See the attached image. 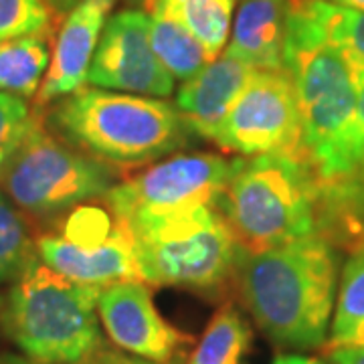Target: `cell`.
I'll return each mask as SVG.
<instances>
[{
	"instance_id": "4fadbf2b",
	"label": "cell",
	"mask_w": 364,
	"mask_h": 364,
	"mask_svg": "<svg viewBox=\"0 0 364 364\" xmlns=\"http://www.w3.org/2000/svg\"><path fill=\"white\" fill-rule=\"evenodd\" d=\"M37 253L53 272L85 286L104 289L122 282H144L130 229L122 221L102 245H77L59 233H47L37 239Z\"/></svg>"
},
{
	"instance_id": "2e32d148",
	"label": "cell",
	"mask_w": 364,
	"mask_h": 364,
	"mask_svg": "<svg viewBox=\"0 0 364 364\" xmlns=\"http://www.w3.org/2000/svg\"><path fill=\"white\" fill-rule=\"evenodd\" d=\"M233 11L235 0H152L150 4V13L181 23L213 57L223 53L229 41Z\"/></svg>"
},
{
	"instance_id": "52a82bcc",
	"label": "cell",
	"mask_w": 364,
	"mask_h": 364,
	"mask_svg": "<svg viewBox=\"0 0 364 364\" xmlns=\"http://www.w3.org/2000/svg\"><path fill=\"white\" fill-rule=\"evenodd\" d=\"M119 181L117 166L57 140L39 122L0 172V191L23 213L47 219L104 198Z\"/></svg>"
},
{
	"instance_id": "d6a6232c",
	"label": "cell",
	"mask_w": 364,
	"mask_h": 364,
	"mask_svg": "<svg viewBox=\"0 0 364 364\" xmlns=\"http://www.w3.org/2000/svg\"><path fill=\"white\" fill-rule=\"evenodd\" d=\"M126 2H130L134 6H148V9H150V4H152V0H126Z\"/></svg>"
},
{
	"instance_id": "f1b7e54d",
	"label": "cell",
	"mask_w": 364,
	"mask_h": 364,
	"mask_svg": "<svg viewBox=\"0 0 364 364\" xmlns=\"http://www.w3.org/2000/svg\"><path fill=\"white\" fill-rule=\"evenodd\" d=\"M0 364H37L31 358H26L25 354H13V352H4L0 354Z\"/></svg>"
},
{
	"instance_id": "8fae6325",
	"label": "cell",
	"mask_w": 364,
	"mask_h": 364,
	"mask_svg": "<svg viewBox=\"0 0 364 364\" xmlns=\"http://www.w3.org/2000/svg\"><path fill=\"white\" fill-rule=\"evenodd\" d=\"M97 314L105 334L119 350L160 364H172L191 336L166 322L154 306L146 282L104 287Z\"/></svg>"
},
{
	"instance_id": "603a6c76",
	"label": "cell",
	"mask_w": 364,
	"mask_h": 364,
	"mask_svg": "<svg viewBox=\"0 0 364 364\" xmlns=\"http://www.w3.org/2000/svg\"><path fill=\"white\" fill-rule=\"evenodd\" d=\"M364 320V247L354 249L340 277L336 312L330 326V348L344 346L354 328Z\"/></svg>"
},
{
	"instance_id": "6da1fadb",
	"label": "cell",
	"mask_w": 364,
	"mask_h": 364,
	"mask_svg": "<svg viewBox=\"0 0 364 364\" xmlns=\"http://www.w3.org/2000/svg\"><path fill=\"white\" fill-rule=\"evenodd\" d=\"M233 282L261 332L277 346L306 350L324 344L338 287V257L324 235L257 253L241 249Z\"/></svg>"
},
{
	"instance_id": "484cf974",
	"label": "cell",
	"mask_w": 364,
	"mask_h": 364,
	"mask_svg": "<svg viewBox=\"0 0 364 364\" xmlns=\"http://www.w3.org/2000/svg\"><path fill=\"white\" fill-rule=\"evenodd\" d=\"M75 364H160L152 363V360H146V358H140V356H134V354H124V352L109 350V348H100L93 354H90L87 358L79 360Z\"/></svg>"
},
{
	"instance_id": "5bb4252c",
	"label": "cell",
	"mask_w": 364,
	"mask_h": 364,
	"mask_svg": "<svg viewBox=\"0 0 364 364\" xmlns=\"http://www.w3.org/2000/svg\"><path fill=\"white\" fill-rule=\"evenodd\" d=\"M255 71V67L225 51L203 67L195 77L182 81L174 105L191 134L215 144L225 117L229 116Z\"/></svg>"
},
{
	"instance_id": "83f0119b",
	"label": "cell",
	"mask_w": 364,
	"mask_h": 364,
	"mask_svg": "<svg viewBox=\"0 0 364 364\" xmlns=\"http://www.w3.org/2000/svg\"><path fill=\"white\" fill-rule=\"evenodd\" d=\"M272 364H322L318 358L304 356V354H279L273 358Z\"/></svg>"
},
{
	"instance_id": "30bf717a",
	"label": "cell",
	"mask_w": 364,
	"mask_h": 364,
	"mask_svg": "<svg viewBox=\"0 0 364 364\" xmlns=\"http://www.w3.org/2000/svg\"><path fill=\"white\" fill-rule=\"evenodd\" d=\"M87 83L100 90L168 97L174 90V77L150 45V14L126 9L107 18Z\"/></svg>"
},
{
	"instance_id": "ffe728a7",
	"label": "cell",
	"mask_w": 364,
	"mask_h": 364,
	"mask_svg": "<svg viewBox=\"0 0 364 364\" xmlns=\"http://www.w3.org/2000/svg\"><path fill=\"white\" fill-rule=\"evenodd\" d=\"M251 326L233 304H223L210 318L188 364H241L251 346Z\"/></svg>"
},
{
	"instance_id": "9a60e30c",
	"label": "cell",
	"mask_w": 364,
	"mask_h": 364,
	"mask_svg": "<svg viewBox=\"0 0 364 364\" xmlns=\"http://www.w3.org/2000/svg\"><path fill=\"white\" fill-rule=\"evenodd\" d=\"M289 0H241L225 51L255 69H284Z\"/></svg>"
},
{
	"instance_id": "8992f818",
	"label": "cell",
	"mask_w": 364,
	"mask_h": 364,
	"mask_svg": "<svg viewBox=\"0 0 364 364\" xmlns=\"http://www.w3.org/2000/svg\"><path fill=\"white\" fill-rule=\"evenodd\" d=\"M126 227L146 284L217 296L235 279L241 247L215 205Z\"/></svg>"
},
{
	"instance_id": "277c9868",
	"label": "cell",
	"mask_w": 364,
	"mask_h": 364,
	"mask_svg": "<svg viewBox=\"0 0 364 364\" xmlns=\"http://www.w3.org/2000/svg\"><path fill=\"white\" fill-rule=\"evenodd\" d=\"M100 294V287L73 282L37 257L13 282L0 324L33 363L75 364L104 346Z\"/></svg>"
},
{
	"instance_id": "9c48e42d",
	"label": "cell",
	"mask_w": 364,
	"mask_h": 364,
	"mask_svg": "<svg viewBox=\"0 0 364 364\" xmlns=\"http://www.w3.org/2000/svg\"><path fill=\"white\" fill-rule=\"evenodd\" d=\"M215 144L241 156L277 154L306 160L298 93L286 69H257L251 75Z\"/></svg>"
},
{
	"instance_id": "ba28073f",
	"label": "cell",
	"mask_w": 364,
	"mask_h": 364,
	"mask_svg": "<svg viewBox=\"0 0 364 364\" xmlns=\"http://www.w3.org/2000/svg\"><path fill=\"white\" fill-rule=\"evenodd\" d=\"M231 168L233 158L221 154H174L117 182L104 203L124 225L217 205Z\"/></svg>"
},
{
	"instance_id": "1f68e13d",
	"label": "cell",
	"mask_w": 364,
	"mask_h": 364,
	"mask_svg": "<svg viewBox=\"0 0 364 364\" xmlns=\"http://www.w3.org/2000/svg\"><path fill=\"white\" fill-rule=\"evenodd\" d=\"M334 4L346 6V9H354V11H363L364 13V0H330Z\"/></svg>"
},
{
	"instance_id": "7a4b0ae2",
	"label": "cell",
	"mask_w": 364,
	"mask_h": 364,
	"mask_svg": "<svg viewBox=\"0 0 364 364\" xmlns=\"http://www.w3.org/2000/svg\"><path fill=\"white\" fill-rule=\"evenodd\" d=\"M47 119L67 144L117 168L168 158L191 136L176 105L164 97L100 87L57 100Z\"/></svg>"
},
{
	"instance_id": "44dd1931",
	"label": "cell",
	"mask_w": 364,
	"mask_h": 364,
	"mask_svg": "<svg viewBox=\"0 0 364 364\" xmlns=\"http://www.w3.org/2000/svg\"><path fill=\"white\" fill-rule=\"evenodd\" d=\"M318 18L326 39L350 63L356 81L364 79V13L334 4L330 0H304Z\"/></svg>"
},
{
	"instance_id": "d4e9b609",
	"label": "cell",
	"mask_w": 364,
	"mask_h": 364,
	"mask_svg": "<svg viewBox=\"0 0 364 364\" xmlns=\"http://www.w3.org/2000/svg\"><path fill=\"white\" fill-rule=\"evenodd\" d=\"M51 16L43 0H0V41L47 35Z\"/></svg>"
},
{
	"instance_id": "4316f807",
	"label": "cell",
	"mask_w": 364,
	"mask_h": 364,
	"mask_svg": "<svg viewBox=\"0 0 364 364\" xmlns=\"http://www.w3.org/2000/svg\"><path fill=\"white\" fill-rule=\"evenodd\" d=\"M43 2L49 6V11L55 16H67V14L77 6L81 0H43Z\"/></svg>"
},
{
	"instance_id": "7402d4cb",
	"label": "cell",
	"mask_w": 364,
	"mask_h": 364,
	"mask_svg": "<svg viewBox=\"0 0 364 364\" xmlns=\"http://www.w3.org/2000/svg\"><path fill=\"white\" fill-rule=\"evenodd\" d=\"M39 257L23 210L0 191V284L16 282Z\"/></svg>"
},
{
	"instance_id": "cb8c5ba5",
	"label": "cell",
	"mask_w": 364,
	"mask_h": 364,
	"mask_svg": "<svg viewBox=\"0 0 364 364\" xmlns=\"http://www.w3.org/2000/svg\"><path fill=\"white\" fill-rule=\"evenodd\" d=\"M39 124L25 97L0 91V172Z\"/></svg>"
},
{
	"instance_id": "e0dca14e",
	"label": "cell",
	"mask_w": 364,
	"mask_h": 364,
	"mask_svg": "<svg viewBox=\"0 0 364 364\" xmlns=\"http://www.w3.org/2000/svg\"><path fill=\"white\" fill-rule=\"evenodd\" d=\"M51 63L47 35L0 41V91L21 97L37 95Z\"/></svg>"
},
{
	"instance_id": "f546056e",
	"label": "cell",
	"mask_w": 364,
	"mask_h": 364,
	"mask_svg": "<svg viewBox=\"0 0 364 364\" xmlns=\"http://www.w3.org/2000/svg\"><path fill=\"white\" fill-rule=\"evenodd\" d=\"M344 346H356V348H364V320L360 324L354 328L352 336L348 338V342Z\"/></svg>"
},
{
	"instance_id": "3957f363",
	"label": "cell",
	"mask_w": 364,
	"mask_h": 364,
	"mask_svg": "<svg viewBox=\"0 0 364 364\" xmlns=\"http://www.w3.org/2000/svg\"><path fill=\"white\" fill-rule=\"evenodd\" d=\"M322 184L306 160L277 154L233 158L215 207L249 253L318 233Z\"/></svg>"
},
{
	"instance_id": "7c38bea8",
	"label": "cell",
	"mask_w": 364,
	"mask_h": 364,
	"mask_svg": "<svg viewBox=\"0 0 364 364\" xmlns=\"http://www.w3.org/2000/svg\"><path fill=\"white\" fill-rule=\"evenodd\" d=\"M116 0H81L67 14L55 39L51 63L37 91V105H49L85 87L91 61Z\"/></svg>"
},
{
	"instance_id": "d6986e66",
	"label": "cell",
	"mask_w": 364,
	"mask_h": 364,
	"mask_svg": "<svg viewBox=\"0 0 364 364\" xmlns=\"http://www.w3.org/2000/svg\"><path fill=\"white\" fill-rule=\"evenodd\" d=\"M150 45L160 63L178 81L195 77L203 67L215 59L181 23L158 13H150Z\"/></svg>"
},
{
	"instance_id": "ac0fdd59",
	"label": "cell",
	"mask_w": 364,
	"mask_h": 364,
	"mask_svg": "<svg viewBox=\"0 0 364 364\" xmlns=\"http://www.w3.org/2000/svg\"><path fill=\"white\" fill-rule=\"evenodd\" d=\"M318 233L350 251L364 247V188L344 182L322 184Z\"/></svg>"
},
{
	"instance_id": "4dcf8cb0",
	"label": "cell",
	"mask_w": 364,
	"mask_h": 364,
	"mask_svg": "<svg viewBox=\"0 0 364 364\" xmlns=\"http://www.w3.org/2000/svg\"><path fill=\"white\" fill-rule=\"evenodd\" d=\"M338 182H344L348 186H356V188H364V164L358 170H354L350 176H346Z\"/></svg>"
},
{
	"instance_id": "5b68a950",
	"label": "cell",
	"mask_w": 364,
	"mask_h": 364,
	"mask_svg": "<svg viewBox=\"0 0 364 364\" xmlns=\"http://www.w3.org/2000/svg\"><path fill=\"white\" fill-rule=\"evenodd\" d=\"M289 4L284 69L296 85L306 160L316 174L354 117L358 81L306 2L289 0Z\"/></svg>"
}]
</instances>
